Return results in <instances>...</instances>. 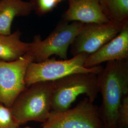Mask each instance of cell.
<instances>
[{
	"mask_svg": "<svg viewBox=\"0 0 128 128\" xmlns=\"http://www.w3.org/2000/svg\"><path fill=\"white\" fill-rule=\"evenodd\" d=\"M102 97L99 112L104 128H118V112L124 97L128 95V59L107 62L97 74Z\"/></svg>",
	"mask_w": 128,
	"mask_h": 128,
	"instance_id": "6da1fadb",
	"label": "cell"
},
{
	"mask_svg": "<svg viewBox=\"0 0 128 128\" xmlns=\"http://www.w3.org/2000/svg\"><path fill=\"white\" fill-rule=\"evenodd\" d=\"M53 89V82H35L18 95L10 108L20 126L32 121L46 122L51 112Z\"/></svg>",
	"mask_w": 128,
	"mask_h": 128,
	"instance_id": "7a4b0ae2",
	"label": "cell"
},
{
	"mask_svg": "<svg viewBox=\"0 0 128 128\" xmlns=\"http://www.w3.org/2000/svg\"><path fill=\"white\" fill-rule=\"evenodd\" d=\"M84 23L73 22L72 23L63 20L58 24L52 32L44 40L40 35L35 36L30 43L29 55L34 62H40L56 55L62 60L68 58V51Z\"/></svg>",
	"mask_w": 128,
	"mask_h": 128,
	"instance_id": "3957f363",
	"label": "cell"
},
{
	"mask_svg": "<svg viewBox=\"0 0 128 128\" xmlns=\"http://www.w3.org/2000/svg\"><path fill=\"white\" fill-rule=\"evenodd\" d=\"M88 56L86 53H81L69 60H60L52 58L40 62H30L25 76L27 87L35 82H53L73 74H98L103 68L100 65L89 68L84 66Z\"/></svg>",
	"mask_w": 128,
	"mask_h": 128,
	"instance_id": "277c9868",
	"label": "cell"
},
{
	"mask_svg": "<svg viewBox=\"0 0 128 128\" xmlns=\"http://www.w3.org/2000/svg\"><path fill=\"white\" fill-rule=\"evenodd\" d=\"M99 93L97 74L76 73L53 81L51 111L62 112L70 108L79 96L84 94L92 102Z\"/></svg>",
	"mask_w": 128,
	"mask_h": 128,
	"instance_id": "5b68a950",
	"label": "cell"
},
{
	"mask_svg": "<svg viewBox=\"0 0 128 128\" xmlns=\"http://www.w3.org/2000/svg\"><path fill=\"white\" fill-rule=\"evenodd\" d=\"M42 128H104L99 107L86 97L73 108L51 111Z\"/></svg>",
	"mask_w": 128,
	"mask_h": 128,
	"instance_id": "8992f818",
	"label": "cell"
},
{
	"mask_svg": "<svg viewBox=\"0 0 128 128\" xmlns=\"http://www.w3.org/2000/svg\"><path fill=\"white\" fill-rule=\"evenodd\" d=\"M127 22L108 21L103 23L84 24L71 45L73 56L81 54H91L116 36Z\"/></svg>",
	"mask_w": 128,
	"mask_h": 128,
	"instance_id": "52a82bcc",
	"label": "cell"
},
{
	"mask_svg": "<svg viewBox=\"0 0 128 128\" xmlns=\"http://www.w3.org/2000/svg\"><path fill=\"white\" fill-rule=\"evenodd\" d=\"M32 62L26 54L13 61L0 60V102L11 107L16 98L26 88L25 76L28 65Z\"/></svg>",
	"mask_w": 128,
	"mask_h": 128,
	"instance_id": "ba28073f",
	"label": "cell"
},
{
	"mask_svg": "<svg viewBox=\"0 0 128 128\" xmlns=\"http://www.w3.org/2000/svg\"><path fill=\"white\" fill-rule=\"evenodd\" d=\"M128 59V23L114 38L89 55L84 66L89 68L99 66L105 62Z\"/></svg>",
	"mask_w": 128,
	"mask_h": 128,
	"instance_id": "9c48e42d",
	"label": "cell"
},
{
	"mask_svg": "<svg viewBox=\"0 0 128 128\" xmlns=\"http://www.w3.org/2000/svg\"><path fill=\"white\" fill-rule=\"evenodd\" d=\"M68 8L63 20L84 24L103 23L109 21L101 9L98 0H68Z\"/></svg>",
	"mask_w": 128,
	"mask_h": 128,
	"instance_id": "30bf717a",
	"label": "cell"
},
{
	"mask_svg": "<svg viewBox=\"0 0 128 128\" xmlns=\"http://www.w3.org/2000/svg\"><path fill=\"white\" fill-rule=\"evenodd\" d=\"M34 11L32 3L23 0H0V34L12 33L14 19L25 17Z\"/></svg>",
	"mask_w": 128,
	"mask_h": 128,
	"instance_id": "8fae6325",
	"label": "cell"
},
{
	"mask_svg": "<svg viewBox=\"0 0 128 128\" xmlns=\"http://www.w3.org/2000/svg\"><path fill=\"white\" fill-rule=\"evenodd\" d=\"M21 35L19 30L9 35L0 34V61H15L27 53L30 43L22 41Z\"/></svg>",
	"mask_w": 128,
	"mask_h": 128,
	"instance_id": "7c38bea8",
	"label": "cell"
},
{
	"mask_svg": "<svg viewBox=\"0 0 128 128\" xmlns=\"http://www.w3.org/2000/svg\"><path fill=\"white\" fill-rule=\"evenodd\" d=\"M101 9L109 21L128 22V0H98Z\"/></svg>",
	"mask_w": 128,
	"mask_h": 128,
	"instance_id": "4fadbf2b",
	"label": "cell"
},
{
	"mask_svg": "<svg viewBox=\"0 0 128 128\" xmlns=\"http://www.w3.org/2000/svg\"><path fill=\"white\" fill-rule=\"evenodd\" d=\"M20 126L11 108L0 102V128H17Z\"/></svg>",
	"mask_w": 128,
	"mask_h": 128,
	"instance_id": "5bb4252c",
	"label": "cell"
},
{
	"mask_svg": "<svg viewBox=\"0 0 128 128\" xmlns=\"http://www.w3.org/2000/svg\"><path fill=\"white\" fill-rule=\"evenodd\" d=\"M30 2L34 11L39 16L50 12L59 4L57 0H32Z\"/></svg>",
	"mask_w": 128,
	"mask_h": 128,
	"instance_id": "9a60e30c",
	"label": "cell"
},
{
	"mask_svg": "<svg viewBox=\"0 0 128 128\" xmlns=\"http://www.w3.org/2000/svg\"><path fill=\"white\" fill-rule=\"evenodd\" d=\"M128 128V95L124 97L118 112V128Z\"/></svg>",
	"mask_w": 128,
	"mask_h": 128,
	"instance_id": "2e32d148",
	"label": "cell"
},
{
	"mask_svg": "<svg viewBox=\"0 0 128 128\" xmlns=\"http://www.w3.org/2000/svg\"><path fill=\"white\" fill-rule=\"evenodd\" d=\"M32 128V127H20H20H18V128Z\"/></svg>",
	"mask_w": 128,
	"mask_h": 128,
	"instance_id": "e0dca14e",
	"label": "cell"
},
{
	"mask_svg": "<svg viewBox=\"0 0 128 128\" xmlns=\"http://www.w3.org/2000/svg\"><path fill=\"white\" fill-rule=\"evenodd\" d=\"M58 0V2H59V3H60V2H62V1H63V0Z\"/></svg>",
	"mask_w": 128,
	"mask_h": 128,
	"instance_id": "ac0fdd59",
	"label": "cell"
},
{
	"mask_svg": "<svg viewBox=\"0 0 128 128\" xmlns=\"http://www.w3.org/2000/svg\"></svg>",
	"mask_w": 128,
	"mask_h": 128,
	"instance_id": "d6986e66",
	"label": "cell"
}]
</instances>
